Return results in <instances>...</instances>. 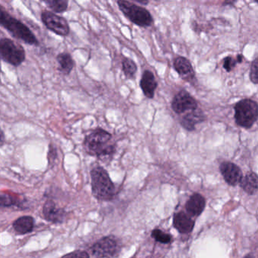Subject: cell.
I'll use <instances>...</instances> for the list:
<instances>
[{
  "instance_id": "6da1fadb",
  "label": "cell",
  "mask_w": 258,
  "mask_h": 258,
  "mask_svg": "<svg viewBox=\"0 0 258 258\" xmlns=\"http://www.w3.org/2000/svg\"><path fill=\"white\" fill-rule=\"evenodd\" d=\"M83 147L88 154L98 158L107 157L116 152L111 134L101 128L95 129L86 136Z\"/></svg>"
},
{
  "instance_id": "7a4b0ae2",
  "label": "cell",
  "mask_w": 258,
  "mask_h": 258,
  "mask_svg": "<svg viewBox=\"0 0 258 258\" xmlns=\"http://www.w3.org/2000/svg\"><path fill=\"white\" fill-rule=\"evenodd\" d=\"M0 26L9 31L14 37L30 45H39L34 33L24 23L11 15L0 6Z\"/></svg>"
},
{
  "instance_id": "3957f363",
  "label": "cell",
  "mask_w": 258,
  "mask_h": 258,
  "mask_svg": "<svg viewBox=\"0 0 258 258\" xmlns=\"http://www.w3.org/2000/svg\"><path fill=\"white\" fill-rule=\"evenodd\" d=\"M92 194L97 200L110 201L114 198L116 189L108 172L103 167L95 166L91 171Z\"/></svg>"
},
{
  "instance_id": "277c9868",
  "label": "cell",
  "mask_w": 258,
  "mask_h": 258,
  "mask_svg": "<svg viewBox=\"0 0 258 258\" xmlns=\"http://www.w3.org/2000/svg\"><path fill=\"white\" fill-rule=\"evenodd\" d=\"M117 4L119 10L132 24L141 27L153 25V16L145 8L137 6L127 0H118Z\"/></svg>"
},
{
  "instance_id": "5b68a950",
  "label": "cell",
  "mask_w": 258,
  "mask_h": 258,
  "mask_svg": "<svg viewBox=\"0 0 258 258\" xmlns=\"http://www.w3.org/2000/svg\"><path fill=\"white\" fill-rule=\"evenodd\" d=\"M235 120L237 125L250 128L258 119V104L251 99H243L235 105Z\"/></svg>"
},
{
  "instance_id": "8992f818",
  "label": "cell",
  "mask_w": 258,
  "mask_h": 258,
  "mask_svg": "<svg viewBox=\"0 0 258 258\" xmlns=\"http://www.w3.org/2000/svg\"><path fill=\"white\" fill-rule=\"evenodd\" d=\"M0 58L14 67H18L25 60L24 48L9 38L0 39Z\"/></svg>"
},
{
  "instance_id": "52a82bcc",
  "label": "cell",
  "mask_w": 258,
  "mask_h": 258,
  "mask_svg": "<svg viewBox=\"0 0 258 258\" xmlns=\"http://www.w3.org/2000/svg\"><path fill=\"white\" fill-rule=\"evenodd\" d=\"M120 248L117 238L113 236H106L94 244L92 248V255L95 258L114 257Z\"/></svg>"
},
{
  "instance_id": "ba28073f",
  "label": "cell",
  "mask_w": 258,
  "mask_h": 258,
  "mask_svg": "<svg viewBox=\"0 0 258 258\" xmlns=\"http://www.w3.org/2000/svg\"><path fill=\"white\" fill-rule=\"evenodd\" d=\"M41 20L48 30L60 36H68L71 32L68 21L54 12L44 11L41 14Z\"/></svg>"
},
{
  "instance_id": "9c48e42d",
  "label": "cell",
  "mask_w": 258,
  "mask_h": 258,
  "mask_svg": "<svg viewBox=\"0 0 258 258\" xmlns=\"http://www.w3.org/2000/svg\"><path fill=\"white\" fill-rule=\"evenodd\" d=\"M171 108L177 114H183L198 108V104L195 98L185 89H182L176 94L171 101Z\"/></svg>"
},
{
  "instance_id": "30bf717a",
  "label": "cell",
  "mask_w": 258,
  "mask_h": 258,
  "mask_svg": "<svg viewBox=\"0 0 258 258\" xmlns=\"http://www.w3.org/2000/svg\"><path fill=\"white\" fill-rule=\"evenodd\" d=\"M174 70L182 80L187 83H192L196 80V74L192 63L186 57L177 56L173 63Z\"/></svg>"
},
{
  "instance_id": "8fae6325",
  "label": "cell",
  "mask_w": 258,
  "mask_h": 258,
  "mask_svg": "<svg viewBox=\"0 0 258 258\" xmlns=\"http://www.w3.org/2000/svg\"><path fill=\"white\" fill-rule=\"evenodd\" d=\"M220 171L229 185L236 186L242 180V172L240 168L233 162H223L220 165Z\"/></svg>"
},
{
  "instance_id": "7c38bea8",
  "label": "cell",
  "mask_w": 258,
  "mask_h": 258,
  "mask_svg": "<svg viewBox=\"0 0 258 258\" xmlns=\"http://www.w3.org/2000/svg\"><path fill=\"white\" fill-rule=\"evenodd\" d=\"M42 214L46 221L54 224L63 222L66 215L64 210L57 207L52 200H47L45 202L42 209Z\"/></svg>"
},
{
  "instance_id": "4fadbf2b",
  "label": "cell",
  "mask_w": 258,
  "mask_h": 258,
  "mask_svg": "<svg viewBox=\"0 0 258 258\" xmlns=\"http://www.w3.org/2000/svg\"><path fill=\"white\" fill-rule=\"evenodd\" d=\"M157 86L158 83L155 78L154 74L147 70L144 71L140 82V86L144 95L150 99L154 98L155 92L157 89Z\"/></svg>"
},
{
  "instance_id": "5bb4252c",
  "label": "cell",
  "mask_w": 258,
  "mask_h": 258,
  "mask_svg": "<svg viewBox=\"0 0 258 258\" xmlns=\"http://www.w3.org/2000/svg\"><path fill=\"white\" fill-rule=\"evenodd\" d=\"M206 119L204 113L198 108L192 111L187 112L180 120V125L186 131L192 132L196 129V125L201 123Z\"/></svg>"
},
{
  "instance_id": "9a60e30c",
  "label": "cell",
  "mask_w": 258,
  "mask_h": 258,
  "mask_svg": "<svg viewBox=\"0 0 258 258\" xmlns=\"http://www.w3.org/2000/svg\"><path fill=\"white\" fill-rule=\"evenodd\" d=\"M186 210L189 216L198 217L203 213L206 207V200L200 194L191 196L186 203Z\"/></svg>"
},
{
  "instance_id": "2e32d148",
  "label": "cell",
  "mask_w": 258,
  "mask_h": 258,
  "mask_svg": "<svg viewBox=\"0 0 258 258\" xmlns=\"http://www.w3.org/2000/svg\"><path fill=\"white\" fill-rule=\"evenodd\" d=\"M173 224L179 233L186 234L192 231L195 223L189 215L184 212H180L174 215Z\"/></svg>"
},
{
  "instance_id": "e0dca14e",
  "label": "cell",
  "mask_w": 258,
  "mask_h": 258,
  "mask_svg": "<svg viewBox=\"0 0 258 258\" xmlns=\"http://www.w3.org/2000/svg\"><path fill=\"white\" fill-rule=\"evenodd\" d=\"M12 227L18 234L31 233L34 228V219L31 216L20 217L14 221Z\"/></svg>"
},
{
  "instance_id": "ac0fdd59",
  "label": "cell",
  "mask_w": 258,
  "mask_h": 258,
  "mask_svg": "<svg viewBox=\"0 0 258 258\" xmlns=\"http://www.w3.org/2000/svg\"><path fill=\"white\" fill-rule=\"evenodd\" d=\"M241 187L249 195H254L258 192V175L254 172H249L242 177L240 183Z\"/></svg>"
},
{
  "instance_id": "d6986e66",
  "label": "cell",
  "mask_w": 258,
  "mask_h": 258,
  "mask_svg": "<svg viewBox=\"0 0 258 258\" xmlns=\"http://www.w3.org/2000/svg\"><path fill=\"white\" fill-rule=\"evenodd\" d=\"M57 61L59 65V71L64 75L71 74L75 66L74 59L69 53H60L57 56Z\"/></svg>"
},
{
  "instance_id": "ffe728a7",
  "label": "cell",
  "mask_w": 258,
  "mask_h": 258,
  "mask_svg": "<svg viewBox=\"0 0 258 258\" xmlns=\"http://www.w3.org/2000/svg\"><path fill=\"white\" fill-rule=\"evenodd\" d=\"M54 13H63L68 9L69 0H41Z\"/></svg>"
},
{
  "instance_id": "44dd1931",
  "label": "cell",
  "mask_w": 258,
  "mask_h": 258,
  "mask_svg": "<svg viewBox=\"0 0 258 258\" xmlns=\"http://www.w3.org/2000/svg\"><path fill=\"white\" fill-rule=\"evenodd\" d=\"M122 71L124 75L128 80H134L135 78V74L138 71V67L136 63L132 59L128 57H124L122 62Z\"/></svg>"
},
{
  "instance_id": "7402d4cb",
  "label": "cell",
  "mask_w": 258,
  "mask_h": 258,
  "mask_svg": "<svg viewBox=\"0 0 258 258\" xmlns=\"http://www.w3.org/2000/svg\"><path fill=\"white\" fill-rule=\"evenodd\" d=\"M22 202L9 194H0V208H9L12 206H20Z\"/></svg>"
},
{
  "instance_id": "603a6c76",
  "label": "cell",
  "mask_w": 258,
  "mask_h": 258,
  "mask_svg": "<svg viewBox=\"0 0 258 258\" xmlns=\"http://www.w3.org/2000/svg\"><path fill=\"white\" fill-rule=\"evenodd\" d=\"M243 60V56L242 54H238L236 58L232 57V56H227L223 60V67L227 72H230L233 68L236 67V63H242Z\"/></svg>"
},
{
  "instance_id": "cb8c5ba5",
  "label": "cell",
  "mask_w": 258,
  "mask_h": 258,
  "mask_svg": "<svg viewBox=\"0 0 258 258\" xmlns=\"http://www.w3.org/2000/svg\"><path fill=\"white\" fill-rule=\"evenodd\" d=\"M152 237L160 243L167 244L171 242V236L170 235L167 234L158 229L153 230Z\"/></svg>"
},
{
  "instance_id": "d4e9b609",
  "label": "cell",
  "mask_w": 258,
  "mask_h": 258,
  "mask_svg": "<svg viewBox=\"0 0 258 258\" xmlns=\"http://www.w3.org/2000/svg\"><path fill=\"white\" fill-rule=\"evenodd\" d=\"M250 79L254 84H258V57L253 60L250 70Z\"/></svg>"
},
{
  "instance_id": "484cf974",
  "label": "cell",
  "mask_w": 258,
  "mask_h": 258,
  "mask_svg": "<svg viewBox=\"0 0 258 258\" xmlns=\"http://www.w3.org/2000/svg\"><path fill=\"white\" fill-rule=\"evenodd\" d=\"M60 258H90L89 254L84 251H75L69 254H65L64 256Z\"/></svg>"
},
{
  "instance_id": "4316f807",
  "label": "cell",
  "mask_w": 258,
  "mask_h": 258,
  "mask_svg": "<svg viewBox=\"0 0 258 258\" xmlns=\"http://www.w3.org/2000/svg\"><path fill=\"white\" fill-rule=\"evenodd\" d=\"M56 157H57V151H56V149L54 148V147L50 146L49 151H48V159L49 163L51 162V160H54Z\"/></svg>"
},
{
  "instance_id": "83f0119b",
  "label": "cell",
  "mask_w": 258,
  "mask_h": 258,
  "mask_svg": "<svg viewBox=\"0 0 258 258\" xmlns=\"http://www.w3.org/2000/svg\"><path fill=\"white\" fill-rule=\"evenodd\" d=\"M238 0H224L223 6H234Z\"/></svg>"
},
{
  "instance_id": "f1b7e54d",
  "label": "cell",
  "mask_w": 258,
  "mask_h": 258,
  "mask_svg": "<svg viewBox=\"0 0 258 258\" xmlns=\"http://www.w3.org/2000/svg\"><path fill=\"white\" fill-rule=\"evenodd\" d=\"M6 143V138H5V134L3 131L0 128V147H3Z\"/></svg>"
},
{
  "instance_id": "f546056e",
  "label": "cell",
  "mask_w": 258,
  "mask_h": 258,
  "mask_svg": "<svg viewBox=\"0 0 258 258\" xmlns=\"http://www.w3.org/2000/svg\"><path fill=\"white\" fill-rule=\"evenodd\" d=\"M132 1L139 3V4L143 5V6H147L150 3V0H132Z\"/></svg>"
},
{
  "instance_id": "4dcf8cb0",
  "label": "cell",
  "mask_w": 258,
  "mask_h": 258,
  "mask_svg": "<svg viewBox=\"0 0 258 258\" xmlns=\"http://www.w3.org/2000/svg\"><path fill=\"white\" fill-rule=\"evenodd\" d=\"M244 258H254V256L253 255V254H247V255H245V257H244Z\"/></svg>"
},
{
  "instance_id": "1f68e13d",
  "label": "cell",
  "mask_w": 258,
  "mask_h": 258,
  "mask_svg": "<svg viewBox=\"0 0 258 258\" xmlns=\"http://www.w3.org/2000/svg\"><path fill=\"white\" fill-rule=\"evenodd\" d=\"M254 2H255L256 3H257L258 4V0H254Z\"/></svg>"
}]
</instances>
